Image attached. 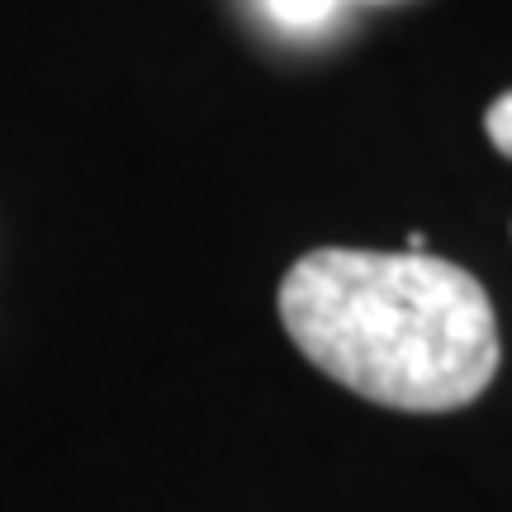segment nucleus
I'll list each match as a JSON object with an SVG mask.
<instances>
[{"label": "nucleus", "instance_id": "1", "mask_svg": "<svg viewBox=\"0 0 512 512\" xmlns=\"http://www.w3.org/2000/svg\"><path fill=\"white\" fill-rule=\"evenodd\" d=\"M280 323L328 380L399 413L465 408L498 375L494 299L432 252H304L280 280Z\"/></svg>", "mask_w": 512, "mask_h": 512}, {"label": "nucleus", "instance_id": "2", "mask_svg": "<svg viewBox=\"0 0 512 512\" xmlns=\"http://www.w3.org/2000/svg\"><path fill=\"white\" fill-rule=\"evenodd\" d=\"M261 5H266V15H271L280 29L304 34V29H323V24L337 15L342 0H261Z\"/></svg>", "mask_w": 512, "mask_h": 512}, {"label": "nucleus", "instance_id": "3", "mask_svg": "<svg viewBox=\"0 0 512 512\" xmlns=\"http://www.w3.org/2000/svg\"><path fill=\"white\" fill-rule=\"evenodd\" d=\"M484 133H489V143L512 162V91H503L494 105L484 110Z\"/></svg>", "mask_w": 512, "mask_h": 512}, {"label": "nucleus", "instance_id": "4", "mask_svg": "<svg viewBox=\"0 0 512 512\" xmlns=\"http://www.w3.org/2000/svg\"><path fill=\"white\" fill-rule=\"evenodd\" d=\"M403 252H427V233H408V242H403Z\"/></svg>", "mask_w": 512, "mask_h": 512}]
</instances>
